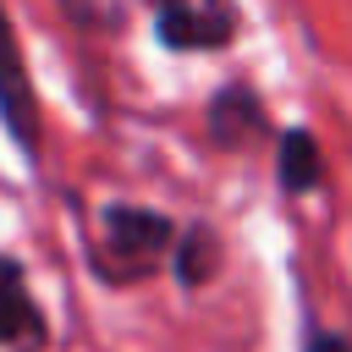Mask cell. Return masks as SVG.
I'll use <instances>...</instances> for the list:
<instances>
[{
	"instance_id": "277c9868",
	"label": "cell",
	"mask_w": 352,
	"mask_h": 352,
	"mask_svg": "<svg viewBox=\"0 0 352 352\" xmlns=\"http://www.w3.org/2000/svg\"><path fill=\"white\" fill-rule=\"evenodd\" d=\"M44 336V319L28 297V280L11 258H0V346L6 341H38Z\"/></svg>"
},
{
	"instance_id": "8992f818",
	"label": "cell",
	"mask_w": 352,
	"mask_h": 352,
	"mask_svg": "<svg viewBox=\"0 0 352 352\" xmlns=\"http://www.w3.org/2000/svg\"><path fill=\"white\" fill-rule=\"evenodd\" d=\"M280 182H286L292 192H308V187L319 182V143H314L302 126L280 138Z\"/></svg>"
},
{
	"instance_id": "ba28073f",
	"label": "cell",
	"mask_w": 352,
	"mask_h": 352,
	"mask_svg": "<svg viewBox=\"0 0 352 352\" xmlns=\"http://www.w3.org/2000/svg\"><path fill=\"white\" fill-rule=\"evenodd\" d=\"M308 352H352V341H341V336H314Z\"/></svg>"
},
{
	"instance_id": "9c48e42d",
	"label": "cell",
	"mask_w": 352,
	"mask_h": 352,
	"mask_svg": "<svg viewBox=\"0 0 352 352\" xmlns=\"http://www.w3.org/2000/svg\"><path fill=\"white\" fill-rule=\"evenodd\" d=\"M160 6H176V0H160Z\"/></svg>"
},
{
	"instance_id": "5b68a950",
	"label": "cell",
	"mask_w": 352,
	"mask_h": 352,
	"mask_svg": "<svg viewBox=\"0 0 352 352\" xmlns=\"http://www.w3.org/2000/svg\"><path fill=\"white\" fill-rule=\"evenodd\" d=\"M209 126H214V143H242L248 132H258V104H253V94H242V88L220 94L214 110H209Z\"/></svg>"
},
{
	"instance_id": "3957f363",
	"label": "cell",
	"mask_w": 352,
	"mask_h": 352,
	"mask_svg": "<svg viewBox=\"0 0 352 352\" xmlns=\"http://www.w3.org/2000/svg\"><path fill=\"white\" fill-rule=\"evenodd\" d=\"M0 116H6L11 138L28 148L33 143V99H28V72H22V55H16L6 11H0Z\"/></svg>"
},
{
	"instance_id": "52a82bcc",
	"label": "cell",
	"mask_w": 352,
	"mask_h": 352,
	"mask_svg": "<svg viewBox=\"0 0 352 352\" xmlns=\"http://www.w3.org/2000/svg\"><path fill=\"white\" fill-rule=\"evenodd\" d=\"M176 264H182V280L198 286V280L209 275V264H214V242H209V231L192 226V231L182 236V248H176Z\"/></svg>"
},
{
	"instance_id": "6da1fadb",
	"label": "cell",
	"mask_w": 352,
	"mask_h": 352,
	"mask_svg": "<svg viewBox=\"0 0 352 352\" xmlns=\"http://www.w3.org/2000/svg\"><path fill=\"white\" fill-rule=\"evenodd\" d=\"M231 28H236V16H231L226 0H198V6L176 0V6L160 11V38L170 50H214V44L231 38Z\"/></svg>"
},
{
	"instance_id": "7a4b0ae2",
	"label": "cell",
	"mask_w": 352,
	"mask_h": 352,
	"mask_svg": "<svg viewBox=\"0 0 352 352\" xmlns=\"http://www.w3.org/2000/svg\"><path fill=\"white\" fill-rule=\"evenodd\" d=\"M104 236H110V253H116L121 264L143 270V258H154V253L170 248V220L154 214V209H126V204H116V209H104Z\"/></svg>"
}]
</instances>
